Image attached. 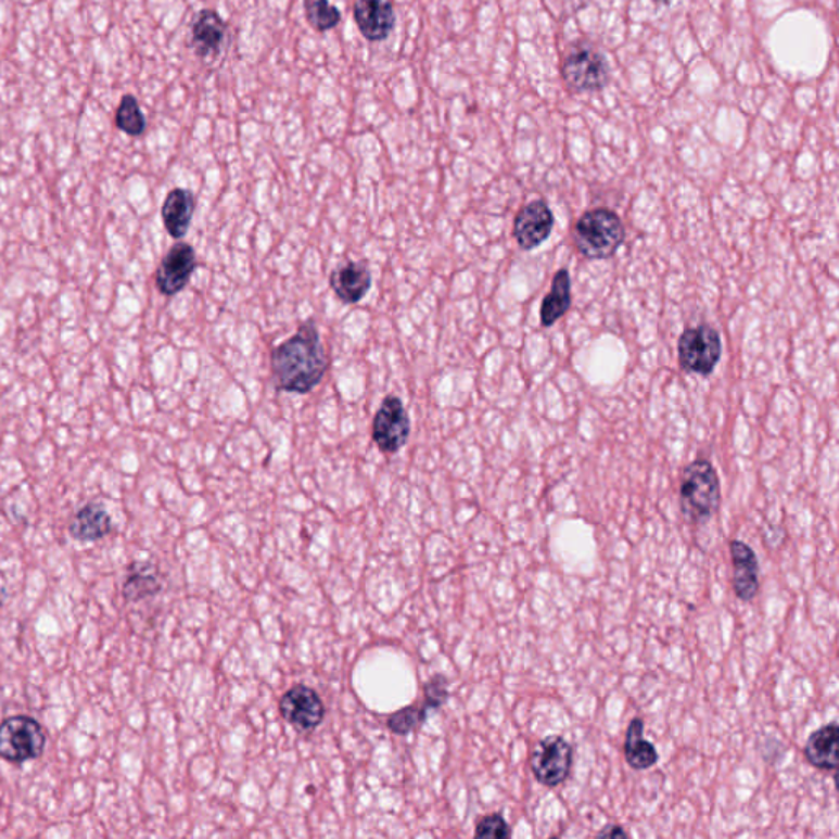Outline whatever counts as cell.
Returning a JSON list of instances; mask_svg holds the SVG:
<instances>
[{
  "instance_id": "obj_19",
  "label": "cell",
  "mask_w": 839,
  "mask_h": 839,
  "mask_svg": "<svg viewBox=\"0 0 839 839\" xmlns=\"http://www.w3.org/2000/svg\"><path fill=\"white\" fill-rule=\"evenodd\" d=\"M625 761L628 766L635 771L651 770L659 761V752L651 741L645 738V722L641 719L632 720L628 729H626Z\"/></svg>"
},
{
  "instance_id": "obj_14",
  "label": "cell",
  "mask_w": 839,
  "mask_h": 839,
  "mask_svg": "<svg viewBox=\"0 0 839 839\" xmlns=\"http://www.w3.org/2000/svg\"><path fill=\"white\" fill-rule=\"evenodd\" d=\"M372 285V276L365 263L348 262L330 275V288L343 304L355 305L365 298Z\"/></svg>"
},
{
  "instance_id": "obj_2",
  "label": "cell",
  "mask_w": 839,
  "mask_h": 839,
  "mask_svg": "<svg viewBox=\"0 0 839 839\" xmlns=\"http://www.w3.org/2000/svg\"><path fill=\"white\" fill-rule=\"evenodd\" d=\"M720 479L709 459H697L681 474V512L694 525L709 522L720 509Z\"/></svg>"
},
{
  "instance_id": "obj_28",
  "label": "cell",
  "mask_w": 839,
  "mask_h": 839,
  "mask_svg": "<svg viewBox=\"0 0 839 839\" xmlns=\"http://www.w3.org/2000/svg\"><path fill=\"white\" fill-rule=\"evenodd\" d=\"M656 4H668L669 0H654Z\"/></svg>"
},
{
  "instance_id": "obj_3",
  "label": "cell",
  "mask_w": 839,
  "mask_h": 839,
  "mask_svg": "<svg viewBox=\"0 0 839 839\" xmlns=\"http://www.w3.org/2000/svg\"><path fill=\"white\" fill-rule=\"evenodd\" d=\"M572 240L587 259L612 258L625 240V227L610 208H594L575 221Z\"/></svg>"
},
{
  "instance_id": "obj_15",
  "label": "cell",
  "mask_w": 839,
  "mask_h": 839,
  "mask_svg": "<svg viewBox=\"0 0 839 839\" xmlns=\"http://www.w3.org/2000/svg\"><path fill=\"white\" fill-rule=\"evenodd\" d=\"M195 212L194 194L188 189H173L164 201L161 215L167 233L175 240H181L188 234Z\"/></svg>"
},
{
  "instance_id": "obj_12",
  "label": "cell",
  "mask_w": 839,
  "mask_h": 839,
  "mask_svg": "<svg viewBox=\"0 0 839 839\" xmlns=\"http://www.w3.org/2000/svg\"><path fill=\"white\" fill-rule=\"evenodd\" d=\"M733 565V590L741 602H751L760 593V562L757 552L745 542H729Z\"/></svg>"
},
{
  "instance_id": "obj_18",
  "label": "cell",
  "mask_w": 839,
  "mask_h": 839,
  "mask_svg": "<svg viewBox=\"0 0 839 839\" xmlns=\"http://www.w3.org/2000/svg\"><path fill=\"white\" fill-rule=\"evenodd\" d=\"M112 520L102 504L91 501L88 506L77 510L71 520L69 535L76 542H99L111 533Z\"/></svg>"
},
{
  "instance_id": "obj_10",
  "label": "cell",
  "mask_w": 839,
  "mask_h": 839,
  "mask_svg": "<svg viewBox=\"0 0 839 839\" xmlns=\"http://www.w3.org/2000/svg\"><path fill=\"white\" fill-rule=\"evenodd\" d=\"M195 266H198V258H195L194 247L188 243H176L167 251L157 268V291L166 297H173L185 291L194 275Z\"/></svg>"
},
{
  "instance_id": "obj_16",
  "label": "cell",
  "mask_w": 839,
  "mask_h": 839,
  "mask_svg": "<svg viewBox=\"0 0 839 839\" xmlns=\"http://www.w3.org/2000/svg\"><path fill=\"white\" fill-rule=\"evenodd\" d=\"M227 37V24L215 11L199 12L192 25V48L199 58L215 56Z\"/></svg>"
},
{
  "instance_id": "obj_25",
  "label": "cell",
  "mask_w": 839,
  "mask_h": 839,
  "mask_svg": "<svg viewBox=\"0 0 839 839\" xmlns=\"http://www.w3.org/2000/svg\"><path fill=\"white\" fill-rule=\"evenodd\" d=\"M449 684L443 674H435L425 686V702L420 707L423 715L429 719L430 713L438 710L449 697Z\"/></svg>"
},
{
  "instance_id": "obj_13",
  "label": "cell",
  "mask_w": 839,
  "mask_h": 839,
  "mask_svg": "<svg viewBox=\"0 0 839 839\" xmlns=\"http://www.w3.org/2000/svg\"><path fill=\"white\" fill-rule=\"evenodd\" d=\"M353 15L368 41H384L394 30V9L387 0H356Z\"/></svg>"
},
{
  "instance_id": "obj_17",
  "label": "cell",
  "mask_w": 839,
  "mask_h": 839,
  "mask_svg": "<svg viewBox=\"0 0 839 839\" xmlns=\"http://www.w3.org/2000/svg\"><path fill=\"white\" fill-rule=\"evenodd\" d=\"M839 726L829 723L810 735L803 754L816 770L836 771L838 767Z\"/></svg>"
},
{
  "instance_id": "obj_8",
  "label": "cell",
  "mask_w": 839,
  "mask_h": 839,
  "mask_svg": "<svg viewBox=\"0 0 839 839\" xmlns=\"http://www.w3.org/2000/svg\"><path fill=\"white\" fill-rule=\"evenodd\" d=\"M572 754V746L561 736L542 739L532 752L533 776L542 786H561L571 774Z\"/></svg>"
},
{
  "instance_id": "obj_27",
  "label": "cell",
  "mask_w": 839,
  "mask_h": 839,
  "mask_svg": "<svg viewBox=\"0 0 839 839\" xmlns=\"http://www.w3.org/2000/svg\"><path fill=\"white\" fill-rule=\"evenodd\" d=\"M597 836H599V838H615V836H622V838H626L628 832H626L625 829H623L620 825H610L607 826L606 829H602V831L597 832Z\"/></svg>"
},
{
  "instance_id": "obj_23",
  "label": "cell",
  "mask_w": 839,
  "mask_h": 839,
  "mask_svg": "<svg viewBox=\"0 0 839 839\" xmlns=\"http://www.w3.org/2000/svg\"><path fill=\"white\" fill-rule=\"evenodd\" d=\"M305 14L308 24L317 31L333 30L342 22L339 9L328 0H305Z\"/></svg>"
},
{
  "instance_id": "obj_11",
  "label": "cell",
  "mask_w": 839,
  "mask_h": 839,
  "mask_svg": "<svg viewBox=\"0 0 839 839\" xmlns=\"http://www.w3.org/2000/svg\"><path fill=\"white\" fill-rule=\"evenodd\" d=\"M555 228V215L545 201H532L520 208L513 221V237L522 250H533L548 240Z\"/></svg>"
},
{
  "instance_id": "obj_7",
  "label": "cell",
  "mask_w": 839,
  "mask_h": 839,
  "mask_svg": "<svg viewBox=\"0 0 839 839\" xmlns=\"http://www.w3.org/2000/svg\"><path fill=\"white\" fill-rule=\"evenodd\" d=\"M410 418L404 402L397 395H387L372 420V442L384 455H395L407 445Z\"/></svg>"
},
{
  "instance_id": "obj_24",
  "label": "cell",
  "mask_w": 839,
  "mask_h": 839,
  "mask_svg": "<svg viewBox=\"0 0 839 839\" xmlns=\"http://www.w3.org/2000/svg\"><path fill=\"white\" fill-rule=\"evenodd\" d=\"M425 722L427 716L423 715L420 707H405L401 712H395L394 715L389 716L387 726L395 735L405 736Z\"/></svg>"
},
{
  "instance_id": "obj_22",
  "label": "cell",
  "mask_w": 839,
  "mask_h": 839,
  "mask_svg": "<svg viewBox=\"0 0 839 839\" xmlns=\"http://www.w3.org/2000/svg\"><path fill=\"white\" fill-rule=\"evenodd\" d=\"M115 124L130 137H140L147 130V118H144L134 96H124L122 99L117 115H115Z\"/></svg>"
},
{
  "instance_id": "obj_1",
  "label": "cell",
  "mask_w": 839,
  "mask_h": 839,
  "mask_svg": "<svg viewBox=\"0 0 839 839\" xmlns=\"http://www.w3.org/2000/svg\"><path fill=\"white\" fill-rule=\"evenodd\" d=\"M328 365L330 361L314 320L304 321L297 333L276 346L271 353L276 387L292 394L314 391L323 379Z\"/></svg>"
},
{
  "instance_id": "obj_5",
  "label": "cell",
  "mask_w": 839,
  "mask_h": 839,
  "mask_svg": "<svg viewBox=\"0 0 839 839\" xmlns=\"http://www.w3.org/2000/svg\"><path fill=\"white\" fill-rule=\"evenodd\" d=\"M47 746L43 726L27 715L11 716L0 723V758L12 764L37 760Z\"/></svg>"
},
{
  "instance_id": "obj_21",
  "label": "cell",
  "mask_w": 839,
  "mask_h": 839,
  "mask_svg": "<svg viewBox=\"0 0 839 839\" xmlns=\"http://www.w3.org/2000/svg\"><path fill=\"white\" fill-rule=\"evenodd\" d=\"M161 584L150 564H134L124 584V597L128 602H138L160 593Z\"/></svg>"
},
{
  "instance_id": "obj_6",
  "label": "cell",
  "mask_w": 839,
  "mask_h": 839,
  "mask_svg": "<svg viewBox=\"0 0 839 839\" xmlns=\"http://www.w3.org/2000/svg\"><path fill=\"white\" fill-rule=\"evenodd\" d=\"M679 365L686 372L692 374H712L722 356V340L719 331L710 325L687 328L681 334Z\"/></svg>"
},
{
  "instance_id": "obj_26",
  "label": "cell",
  "mask_w": 839,
  "mask_h": 839,
  "mask_svg": "<svg viewBox=\"0 0 839 839\" xmlns=\"http://www.w3.org/2000/svg\"><path fill=\"white\" fill-rule=\"evenodd\" d=\"M510 835H512V831H510L509 823L506 822V818L500 813L482 816L478 825H475V838L506 839Z\"/></svg>"
},
{
  "instance_id": "obj_20",
  "label": "cell",
  "mask_w": 839,
  "mask_h": 839,
  "mask_svg": "<svg viewBox=\"0 0 839 839\" xmlns=\"http://www.w3.org/2000/svg\"><path fill=\"white\" fill-rule=\"evenodd\" d=\"M571 308V276L568 269H559L552 279L551 291L543 298L542 325L552 327Z\"/></svg>"
},
{
  "instance_id": "obj_4",
  "label": "cell",
  "mask_w": 839,
  "mask_h": 839,
  "mask_svg": "<svg viewBox=\"0 0 839 839\" xmlns=\"http://www.w3.org/2000/svg\"><path fill=\"white\" fill-rule=\"evenodd\" d=\"M561 71L569 88L577 92L602 91L612 74L606 54L590 43L572 47L562 61Z\"/></svg>"
},
{
  "instance_id": "obj_9",
  "label": "cell",
  "mask_w": 839,
  "mask_h": 839,
  "mask_svg": "<svg viewBox=\"0 0 839 839\" xmlns=\"http://www.w3.org/2000/svg\"><path fill=\"white\" fill-rule=\"evenodd\" d=\"M279 712L297 732L312 733L321 725L327 710L317 690L297 684L279 700Z\"/></svg>"
}]
</instances>
